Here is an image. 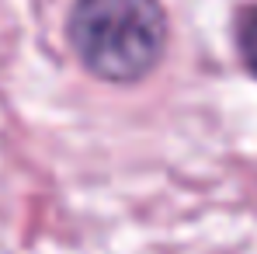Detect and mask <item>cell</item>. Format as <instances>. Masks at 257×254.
Segmentation results:
<instances>
[{
  "label": "cell",
  "instance_id": "1",
  "mask_svg": "<svg viewBox=\"0 0 257 254\" xmlns=\"http://www.w3.org/2000/svg\"><path fill=\"white\" fill-rule=\"evenodd\" d=\"M66 35L90 77L139 84L167 52V11L160 0H73Z\"/></svg>",
  "mask_w": 257,
  "mask_h": 254
},
{
  "label": "cell",
  "instance_id": "2",
  "mask_svg": "<svg viewBox=\"0 0 257 254\" xmlns=\"http://www.w3.org/2000/svg\"><path fill=\"white\" fill-rule=\"evenodd\" d=\"M236 52H240V63L247 66V73L257 80V4L243 7L240 18H236Z\"/></svg>",
  "mask_w": 257,
  "mask_h": 254
}]
</instances>
